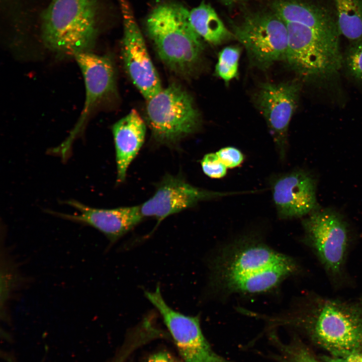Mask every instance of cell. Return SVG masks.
<instances>
[{"instance_id":"cell-1","label":"cell","mask_w":362,"mask_h":362,"mask_svg":"<svg viewBox=\"0 0 362 362\" xmlns=\"http://www.w3.org/2000/svg\"><path fill=\"white\" fill-rule=\"evenodd\" d=\"M271 321L297 330L331 356L362 353V296L342 300L311 295L291 314Z\"/></svg>"},{"instance_id":"cell-2","label":"cell","mask_w":362,"mask_h":362,"mask_svg":"<svg viewBox=\"0 0 362 362\" xmlns=\"http://www.w3.org/2000/svg\"><path fill=\"white\" fill-rule=\"evenodd\" d=\"M210 266V286L229 294L269 291L299 270L293 258L249 237L225 248Z\"/></svg>"},{"instance_id":"cell-3","label":"cell","mask_w":362,"mask_h":362,"mask_svg":"<svg viewBox=\"0 0 362 362\" xmlns=\"http://www.w3.org/2000/svg\"><path fill=\"white\" fill-rule=\"evenodd\" d=\"M288 37L286 61L298 74L312 80H325L336 75L343 58L341 35L335 21L313 12L284 22Z\"/></svg>"},{"instance_id":"cell-4","label":"cell","mask_w":362,"mask_h":362,"mask_svg":"<svg viewBox=\"0 0 362 362\" xmlns=\"http://www.w3.org/2000/svg\"><path fill=\"white\" fill-rule=\"evenodd\" d=\"M189 11L177 2H165L148 15L145 26L161 60L172 70L189 74L203 49L202 38L189 21Z\"/></svg>"},{"instance_id":"cell-5","label":"cell","mask_w":362,"mask_h":362,"mask_svg":"<svg viewBox=\"0 0 362 362\" xmlns=\"http://www.w3.org/2000/svg\"><path fill=\"white\" fill-rule=\"evenodd\" d=\"M98 0H52L41 17L44 45L60 54L89 51L98 33Z\"/></svg>"},{"instance_id":"cell-6","label":"cell","mask_w":362,"mask_h":362,"mask_svg":"<svg viewBox=\"0 0 362 362\" xmlns=\"http://www.w3.org/2000/svg\"><path fill=\"white\" fill-rule=\"evenodd\" d=\"M235 37L245 48L258 68L266 69L275 62L286 60L288 44L286 25L269 10L249 11L240 22H231Z\"/></svg>"},{"instance_id":"cell-7","label":"cell","mask_w":362,"mask_h":362,"mask_svg":"<svg viewBox=\"0 0 362 362\" xmlns=\"http://www.w3.org/2000/svg\"><path fill=\"white\" fill-rule=\"evenodd\" d=\"M146 113L154 138L172 144L196 132L200 117L190 94L172 83L147 100Z\"/></svg>"},{"instance_id":"cell-8","label":"cell","mask_w":362,"mask_h":362,"mask_svg":"<svg viewBox=\"0 0 362 362\" xmlns=\"http://www.w3.org/2000/svg\"><path fill=\"white\" fill-rule=\"evenodd\" d=\"M302 224L306 243L330 278L337 282L344 275L350 245L346 222L333 211L317 209Z\"/></svg>"},{"instance_id":"cell-9","label":"cell","mask_w":362,"mask_h":362,"mask_svg":"<svg viewBox=\"0 0 362 362\" xmlns=\"http://www.w3.org/2000/svg\"><path fill=\"white\" fill-rule=\"evenodd\" d=\"M145 296L161 316L186 362H230L211 347L201 328L198 316L183 314L172 309L165 301L159 286Z\"/></svg>"},{"instance_id":"cell-10","label":"cell","mask_w":362,"mask_h":362,"mask_svg":"<svg viewBox=\"0 0 362 362\" xmlns=\"http://www.w3.org/2000/svg\"><path fill=\"white\" fill-rule=\"evenodd\" d=\"M123 23L122 54L133 84L148 100L162 88L128 0H118Z\"/></svg>"},{"instance_id":"cell-11","label":"cell","mask_w":362,"mask_h":362,"mask_svg":"<svg viewBox=\"0 0 362 362\" xmlns=\"http://www.w3.org/2000/svg\"><path fill=\"white\" fill-rule=\"evenodd\" d=\"M300 90V85L297 82L265 83L256 96L258 108L265 118L282 160L286 157L288 127Z\"/></svg>"},{"instance_id":"cell-12","label":"cell","mask_w":362,"mask_h":362,"mask_svg":"<svg viewBox=\"0 0 362 362\" xmlns=\"http://www.w3.org/2000/svg\"><path fill=\"white\" fill-rule=\"evenodd\" d=\"M237 194L202 189L180 177L167 175L159 183L154 195L140 208L143 217H153L160 222L168 216L193 207L200 201Z\"/></svg>"},{"instance_id":"cell-13","label":"cell","mask_w":362,"mask_h":362,"mask_svg":"<svg viewBox=\"0 0 362 362\" xmlns=\"http://www.w3.org/2000/svg\"><path fill=\"white\" fill-rule=\"evenodd\" d=\"M273 201L282 219L302 217L318 208L315 182L302 170L275 176L270 180Z\"/></svg>"},{"instance_id":"cell-14","label":"cell","mask_w":362,"mask_h":362,"mask_svg":"<svg viewBox=\"0 0 362 362\" xmlns=\"http://www.w3.org/2000/svg\"><path fill=\"white\" fill-rule=\"evenodd\" d=\"M65 203L76 209L78 214L71 215L49 210L48 212L90 226L103 233L112 243L133 229L144 218L140 206L107 209L91 207L73 200Z\"/></svg>"},{"instance_id":"cell-15","label":"cell","mask_w":362,"mask_h":362,"mask_svg":"<svg viewBox=\"0 0 362 362\" xmlns=\"http://www.w3.org/2000/svg\"><path fill=\"white\" fill-rule=\"evenodd\" d=\"M83 78L85 101L78 122L83 126L87 116L115 89V71L111 59L90 51L73 56Z\"/></svg>"},{"instance_id":"cell-16","label":"cell","mask_w":362,"mask_h":362,"mask_svg":"<svg viewBox=\"0 0 362 362\" xmlns=\"http://www.w3.org/2000/svg\"><path fill=\"white\" fill-rule=\"evenodd\" d=\"M117 166V181L125 178L127 170L142 147L146 125L137 111L132 109L112 126Z\"/></svg>"},{"instance_id":"cell-17","label":"cell","mask_w":362,"mask_h":362,"mask_svg":"<svg viewBox=\"0 0 362 362\" xmlns=\"http://www.w3.org/2000/svg\"><path fill=\"white\" fill-rule=\"evenodd\" d=\"M189 21L196 33L211 44L219 45L235 38L212 6L204 1L190 11Z\"/></svg>"},{"instance_id":"cell-18","label":"cell","mask_w":362,"mask_h":362,"mask_svg":"<svg viewBox=\"0 0 362 362\" xmlns=\"http://www.w3.org/2000/svg\"><path fill=\"white\" fill-rule=\"evenodd\" d=\"M340 34L350 42L362 38V0H332Z\"/></svg>"},{"instance_id":"cell-19","label":"cell","mask_w":362,"mask_h":362,"mask_svg":"<svg viewBox=\"0 0 362 362\" xmlns=\"http://www.w3.org/2000/svg\"><path fill=\"white\" fill-rule=\"evenodd\" d=\"M269 338L277 350L273 357L279 362H326L297 337L293 338L290 342H284L272 331Z\"/></svg>"},{"instance_id":"cell-20","label":"cell","mask_w":362,"mask_h":362,"mask_svg":"<svg viewBox=\"0 0 362 362\" xmlns=\"http://www.w3.org/2000/svg\"><path fill=\"white\" fill-rule=\"evenodd\" d=\"M240 54L239 48L234 46L225 47L220 52L215 72L225 82L237 76Z\"/></svg>"},{"instance_id":"cell-21","label":"cell","mask_w":362,"mask_h":362,"mask_svg":"<svg viewBox=\"0 0 362 362\" xmlns=\"http://www.w3.org/2000/svg\"><path fill=\"white\" fill-rule=\"evenodd\" d=\"M344 62L349 75L362 82V38L351 42Z\"/></svg>"},{"instance_id":"cell-22","label":"cell","mask_w":362,"mask_h":362,"mask_svg":"<svg viewBox=\"0 0 362 362\" xmlns=\"http://www.w3.org/2000/svg\"><path fill=\"white\" fill-rule=\"evenodd\" d=\"M204 173L210 177L220 178L226 174L227 168L220 160L216 153L206 154L201 160Z\"/></svg>"},{"instance_id":"cell-23","label":"cell","mask_w":362,"mask_h":362,"mask_svg":"<svg viewBox=\"0 0 362 362\" xmlns=\"http://www.w3.org/2000/svg\"><path fill=\"white\" fill-rule=\"evenodd\" d=\"M220 160L226 167L232 168L240 165L244 160L241 151L234 147L221 148L216 152Z\"/></svg>"},{"instance_id":"cell-24","label":"cell","mask_w":362,"mask_h":362,"mask_svg":"<svg viewBox=\"0 0 362 362\" xmlns=\"http://www.w3.org/2000/svg\"><path fill=\"white\" fill-rule=\"evenodd\" d=\"M147 362H171V361L167 353L160 352L151 356Z\"/></svg>"},{"instance_id":"cell-25","label":"cell","mask_w":362,"mask_h":362,"mask_svg":"<svg viewBox=\"0 0 362 362\" xmlns=\"http://www.w3.org/2000/svg\"><path fill=\"white\" fill-rule=\"evenodd\" d=\"M322 360L326 362H350L345 358H338L330 355H322L319 356Z\"/></svg>"},{"instance_id":"cell-26","label":"cell","mask_w":362,"mask_h":362,"mask_svg":"<svg viewBox=\"0 0 362 362\" xmlns=\"http://www.w3.org/2000/svg\"><path fill=\"white\" fill-rule=\"evenodd\" d=\"M345 358L350 362H362V353L352 354Z\"/></svg>"},{"instance_id":"cell-27","label":"cell","mask_w":362,"mask_h":362,"mask_svg":"<svg viewBox=\"0 0 362 362\" xmlns=\"http://www.w3.org/2000/svg\"><path fill=\"white\" fill-rule=\"evenodd\" d=\"M224 1L229 2H233V1H246V0H224Z\"/></svg>"}]
</instances>
